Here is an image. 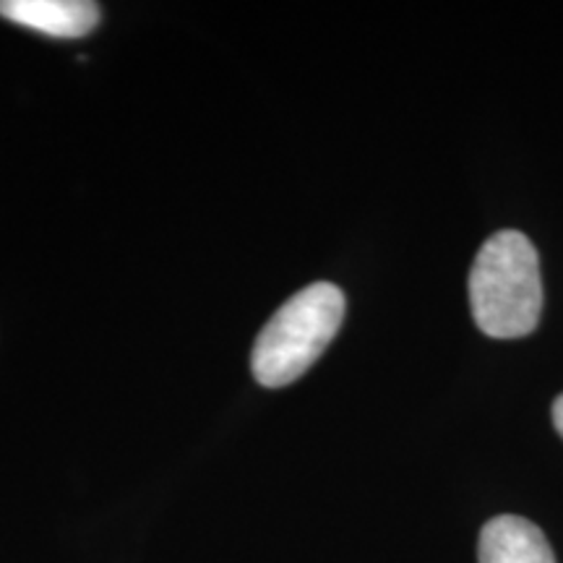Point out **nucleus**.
<instances>
[{
    "label": "nucleus",
    "instance_id": "nucleus-1",
    "mask_svg": "<svg viewBox=\"0 0 563 563\" xmlns=\"http://www.w3.org/2000/svg\"><path fill=\"white\" fill-rule=\"evenodd\" d=\"M470 306L477 329L493 340L534 332L543 313V277L534 245L522 232L488 238L470 272Z\"/></svg>",
    "mask_w": 563,
    "mask_h": 563
},
{
    "label": "nucleus",
    "instance_id": "nucleus-2",
    "mask_svg": "<svg viewBox=\"0 0 563 563\" xmlns=\"http://www.w3.org/2000/svg\"><path fill=\"white\" fill-rule=\"evenodd\" d=\"M342 319L344 295L332 282H313L292 295L258 334L251 355L256 382L269 389L298 382L340 332Z\"/></svg>",
    "mask_w": 563,
    "mask_h": 563
},
{
    "label": "nucleus",
    "instance_id": "nucleus-3",
    "mask_svg": "<svg viewBox=\"0 0 563 563\" xmlns=\"http://www.w3.org/2000/svg\"><path fill=\"white\" fill-rule=\"evenodd\" d=\"M0 16L47 37L79 40L97 30L102 13L89 0H3Z\"/></svg>",
    "mask_w": 563,
    "mask_h": 563
},
{
    "label": "nucleus",
    "instance_id": "nucleus-4",
    "mask_svg": "<svg viewBox=\"0 0 563 563\" xmlns=\"http://www.w3.org/2000/svg\"><path fill=\"white\" fill-rule=\"evenodd\" d=\"M481 563H555L545 534L522 517H496L481 532Z\"/></svg>",
    "mask_w": 563,
    "mask_h": 563
},
{
    "label": "nucleus",
    "instance_id": "nucleus-5",
    "mask_svg": "<svg viewBox=\"0 0 563 563\" xmlns=\"http://www.w3.org/2000/svg\"><path fill=\"white\" fill-rule=\"evenodd\" d=\"M553 422H555V431H559L563 439V394L555 399V405H553Z\"/></svg>",
    "mask_w": 563,
    "mask_h": 563
}]
</instances>
